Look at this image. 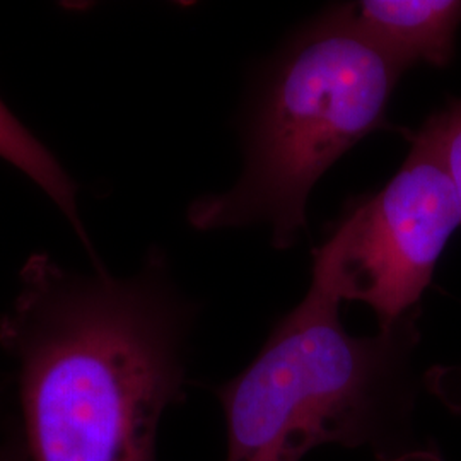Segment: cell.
<instances>
[{"instance_id": "cell-1", "label": "cell", "mask_w": 461, "mask_h": 461, "mask_svg": "<svg viewBox=\"0 0 461 461\" xmlns=\"http://www.w3.org/2000/svg\"><path fill=\"white\" fill-rule=\"evenodd\" d=\"M195 314L159 251L131 277L32 255L0 316L30 461H158L163 419L186 393Z\"/></svg>"}, {"instance_id": "cell-2", "label": "cell", "mask_w": 461, "mask_h": 461, "mask_svg": "<svg viewBox=\"0 0 461 461\" xmlns=\"http://www.w3.org/2000/svg\"><path fill=\"white\" fill-rule=\"evenodd\" d=\"M405 68L359 30L350 4L303 24L251 77L240 116L243 169L228 192L190 203L194 230L267 224L287 249L306 230L314 185L369 133L388 125Z\"/></svg>"}, {"instance_id": "cell-3", "label": "cell", "mask_w": 461, "mask_h": 461, "mask_svg": "<svg viewBox=\"0 0 461 461\" xmlns=\"http://www.w3.org/2000/svg\"><path fill=\"white\" fill-rule=\"evenodd\" d=\"M419 316L357 337L340 301L312 285L257 357L217 388L226 461H301L325 445L367 447L386 461L413 447Z\"/></svg>"}, {"instance_id": "cell-4", "label": "cell", "mask_w": 461, "mask_h": 461, "mask_svg": "<svg viewBox=\"0 0 461 461\" xmlns=\"http://www.w3.org/2000/svg\"><path fill=\"white\" fill-rule=\"evenodd\" d=\"M395 176L347 203L313 251L312 285L337 301H359L386 329L419 308L461 205L445 163L422 129Z\"/></svg>"}, {"instance_id": "cell-5", "label": "cell", "mask_w": 461, "mask_h": 461, "mask_svg": "<svg viewBox=\"0 0 461 461\" xmlns=\"http://www.w3.org/2000/svg\"><path fill=\"white\" fill-rule=\"evenodd\" d=\"M350 9L359 30L405 70L455 59L460 0H363Z\"/></svg>"}, {"instance_id": "cell-6", "label": "cell", "mask_w": 461, "mask_h": 461, "mask_svg": "<svg viewBox=\"0 0 461 461\" xmlns=\"http://www.w3.org/2000/svg\"><path fill=\"white\" fill-rule=\"evenodd\" d=\"M0 159L14 166L53 202L62 212L70 228L81 240L87 255L99 264L89 234L84 228L79 205L77 186L64 166L38 140L28 127L21 123L7 104L0 99Z\"/></svg>"}, {"instance_id": "cell-7", "label": "cell", "mask_w": 461, "mask_h": 461, "mask_svg": "<svg viewBox=\"0 0 461 461\" xmlns=\"http://www.w3.org/2000/svg\"><path fill=\"white\" fill-rule=\"evenodd\" d=\"M438 149L461 205V99H453L420 127Z\"/></svg>"}, {"instance_id": "cell-8", "label": "cell", "mask_w": 461, "mask_h": 461, "mask_svg": "<svg viewBox=\"0 0 461 461\" xmlns=\"http://www.w3.org/2000/svg\"><path fill=\"white\" fill-rule=\"evenodd\" d=\"M426 384L447 409L461 415V366L434 367L426 376Z\"/></svg>"}, {"instance_id": "cell-9", "label": "cell", "mask_w": 461, "mask_h": 461, "mask_svg": "<svg viewBox=\"0 0 461 461\" xmlns=\"http://www.w3.org/2000/svg\"><path fill=\"white\" fill-rule=\"evenodd\" d=\"M0 461H30L21 429L16 420H9L0 434Z\"/></svg>"}, {"instance_id": "cell-10", "label": "cell", "mask_w": 461, "mask_h": 461, "mask_svg": "<svg viewBox=\"0 0 461 461\" xmlns=\"http://www.w3.org/2000/svg\"><path fill=\"white\" fill-rule=\"evenodd\" d=\"M388 461H445L441 453L438 451L436 446H424V447H419V446H413L409 451L402 453L395 456L393 460Z\"/></svg>"}]
</instances>
